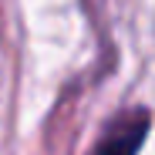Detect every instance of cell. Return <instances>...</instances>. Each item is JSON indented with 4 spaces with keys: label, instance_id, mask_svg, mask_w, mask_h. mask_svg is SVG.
Returning <instances> with one entry per match:
<instances>
[{
    "label": "cell",
    "instance_id": "cell-1",
    "mask_svg": "<svg viewBox=\"0 0 155 155\" xmlns=\"http://www.w3.org/2000/svg\"><path fill=\"white\" fill-rule=\"evenodd\" d=\"M148 128H152V115L145 108L125 111L105 128V135L98 138V145L88 155H138L142 145H145Z\"/></svg>",
    "mask_w": 155,
    "mask_h": 155
}]
</instances>
